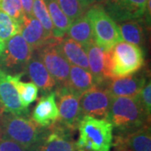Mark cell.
<instances>
[{"label": "cell", "instance_id": "cell-5", "mask_svg": "<svg viewBox=\"0 0 151 151\" xmlns=\"http://www.w3.org/2000/svg\"><path fill=\"white\" fill-rule=\"evenodd\" d=\"M86 14L92 24L94 41L97 45L108 50L115 44L123 40L117 23L109 16L101 4L90 6Z\"/></svg>", "mask_w": 151, "mask_h": 151}, {"label": "cell", "instance_id": "cell-33", "mask_svg": "<svg viewBox=\"0 0 151 151\" xmlns=\"http://www.w3.org/2000/svg\"><path fill=\"white\" fill-rule=\"evenodd\" d=\"M4 45H5V43L0 40V55H1L2 52H3V50H4Z\"/></svg>", "mask_w": 151, "mask_h": 151}, {"label": "cell", "instance_id": "cell-2", "mask_svg": "<svg viewBox=\"0 0 151 151\" xmlns=\"http://www.w3.org/2000/svg\"><path fill=\"white\" fill-rule=\"evenodd\" d=\"M46 132L29 117L0 113V137L15 142L26 151H33Z\"/></svg>", "mask_w": 151, "mask_h": 151}, {"label": "cell", "instance_id": "cell-9", "mask_svg": "<svg viewBox=\"0 0 151 151\" xmlns=\"http://www.w3.org/2000/svg\"><path fill=\"white\" fill-rule=\"evenodd\" d=\"M57 40L58 39L50 41L43 47L34 51L55 79L56 86L67 84L70 66V63L60 54L56 47Z\"/></svg>", "mask_w": 151, "mask_h": 151}, {"label": "cell", "instance_id": "cell-27", "mask_svg": "<svg viewBox=\"0 0 151 151\" xmlns=\"http://www.w3.org/2000/svg\"><path fill=\"white\" fill-rule=\"evenodd\" d=\"M62 12L70 22L86 13V9L82 5L80 0H57Z\"/></svg>", "mask_w": 151, "mask_h": 151}, {"label": "cell", "instance_id": "cell-28", "mask_svg": "<svg viewBox=\"0 0 151 151\" xmlns=\"http://www.w3.org/2000/svg\"><path fill=\"white\" fill-rule=\"evenodd\" d=\"M0 10L22 24L24 14L20 0H0Z\"/></svg>", "mask_w": 151, "mask_h": 151}, {"label": "cell", "instance_id": "cell-23", "mask_svg": "<svg viewBox=\"0 0 151 151\" xmlns=\"http://www.w3.org/2000/svg\"><path fill=\"white\" fill-rule=\"evenodd\" d=\"M54 27V36L60 39L65 35L71 22L65 16L58 4L57 0H44Z\"/></svg>", "mask_w": 151, "mask_h": 151}, {"label": "cell", "instance_id": "cell-29", "mask_svg": "<svg viewBox=\"0 0 151 151\" xmlns=\"http://www.w3.org/2000/svg\"><path fill=\"white\" fill-rule=\"evenodd\" d=\"M139 103L146 113L149 115L151 113V82L150 80L146 81L145 85L142 88L140 92L137 96Z\"/></svg>", "mask_w": 151, "mask_h": 151}, {"label": "cell", "instance_id": "cell-30", "mask_svg": "<svg viewBox=\"0 0 151 151\" xmlns=\"http://www.w3.org/2000/svg\"><path fill=\"white\" fill-rule=\"evenodd\" d=\"M0 151H26L14 141L0 137Z\"/></svg>", "mask_w": 151, "mask_h": 151}, {"label": "cell", "instance_id": "cell-8", "mask_svg": "<svg viewBox=\"0 0 151 151\" xmlns=\"http://www.w3.org/2000/svg\"><path fill=\"white\" fill-rule=\"evenodd\" d=\"M113 97L110 94L105 81L95 84L80 97L81 116H92L98 119H106Z\"/></svg>", "mask_w": 151, "mask_h": 151}, {"label": "cell", "instance_id": "cell-4", "mask_svg": "<svg viewBox=\"0 0 151 151\" xmlns=\"http://www.w3.org/2000/svg\"><path fill=\"white\" fill-rule=\"evenodd\" d=\"M76 151H111L113 142L112 124L105 119L85 115L79 122Z\"/></svg>", "mask_w": 151, "mask_h": 151}, {"label": "cell", "instance_id": "cell-3", "mask_svg": "<svg viewBox=\"0 0 151 151\" xmlns=\"http://www.w3.org/2000/svg\"><path fill=\"white\" fill-rule=\"evenodd\" d=\"M106 78L124 77L134 74L145 65L143 50L134 44L119 41L106 50Z\"/></svg>", "mask_w": 151, "mask_h": 151}, {"label": "cell", "instance_id": "cell-25", "mask_svg": "<svg viewBox=\"0 0 151 151\" xmlns=\"http://www.w3.org/2000/svg\"><path fill=\"white\" fill-rule=\"evenodd\" d=\"M33 15L42 24L48 36L54 39V27L44 0H33Z\"/></svg>", "mask_w": 151, "mask_h": 151}, {"label": "cell", "instance_id": "cell-13", "mask_svg": "<svg viewBox=\"0 0 151 151\" xmlns=\"http://www.w3.org/2000/svg\"><path fill=\"white\" fill-rule=\"evenodd\" d=\"M0 108L2 113L29 117V109L23 107L17 89L12 82L10 75L0 70Z\"/></svg>", "mask_w": 151, "mask_h": 151}, {"label": "cell", "instance_id": "cell-19", "mask_svg": "<svg viewBox=\"0 0 151 151\" xmlns=\"http://www.w3.org/2000/svg\"><path fill=\"white\" fill-rule=\"evenodd\" d=\"M87 52V59L89 70L94 78L95 84L102 83L107 80L105 70H106V50L97 45L95 41L89 45L86 49Z\"/></svg>", "mask_w": 151, "mask_h": 151}, {"label": "cell", "instance_id": "cell-32", "mask_svg": "<svg viewBox=\"0 0 151 151\" xmlns=\"http://www.w3.org/2000/svg\"><path fill=\"white\" fill-rule=\"evenodd\" d=\"M82 4V5L84 6L86 9H88L90 6H92V4H100L102 3L103 0H80Z\"/></svg>", "mask_w": 151, "mask_h": 151}, {"label": "cell", "instance_id": "cell-15", "mask_svg": "<svg viewBox=\"0 0 151 151\" xmlns=\"http://www.w3.org/2000/svg\"><path fill=\"white\" fill-rule=\"evenodd\" d=\"M59 111L55 101V93L50 92L39 98L33 109L31 119L41 128H48L58 119Z\"/></svg>", "mask_w": 151, "mask_h": 151}, {"label": "cell", "instance_id": "cell-24", "mask_svg": "<svg viewBox=\"0 0 151 151\" xmlns=\"http://www.w3.org/2000/svg\"><path fill=\"white\" fill-rule=\"evenodd\" d=\"M23 76L24 75L22 74L14 76L10 75V79L17 89L23 107L28 108L31 103H34L37 99L39 88L32 81L29 82L22 81L20 80V77Z\"/></svg>", "mask_w": 151, "mask_h": 151}, {"label": "cell", "instance_id": "cell-10", "mask_svg": "<svg viewBox=\"0 0 151 151\" xmlns=\"http://www.w3.org/2000/svg\"><path fill=\"white\" fill-rule=\"evenodd\" d=\"M74 133L56 120L46 128L43 138L33 151H76Z\"/></svg>", "mask_w": 151, "mask_h": 151}, {"label": "cell", "instance_id": "cell-17", "mask_svg": "<svg viewBox=\"0 0 151 151\" xmlns=\"http://www.w3.org/2000/svg\"><path fill=\"white\" fill-rule=\"evenodd\" d=\"M25 71L33 83L41 90L42 94L53 92L56 87L55 79L35 52H33L32 57L28 63Z\"/></svg>", "mask_w": 151, "mask_h": 151}, {"label": "cell", "instance_id": "cell-21", "mask_svg": "<svg viewBox=\"0 0 151 151\" xmlns=\"http://www.w3.org/2000/svg\"><path fill=\"white\" fill-rule=\"evenodd\" d=\"M142 23L143 19L118 23L117 24L122 40L138 46L143 45L145 41V35Z\"/></svg>", "mask_w": 151, "mask_h": 151}, {"label": "cell", "instance_id": "cell-34", "mask_svg": "<svg viewBox=\"0 0 151 151\" xmlns=\"http://www.w3.org/2000/svg\"><path fill=\"white\" fill-rule=\"evenodd\" d=\"M2 113V111H1V108H0V113Z\"/></svg>", "mask_w": 151, "mask_h": 151}, {"label": "cell", "instance_id": "cell-26", "mask_svg": "<svg viewBox=\"0 0 151 151\" xmlns=\"http://www.w3.org/2000/svg\"><path fill=\"white\" fill-rule=\"evenodd\" d=\"M21 24L14 19L0 10V40L4 43L20 33Z\"/></svg>", "mask_w": 151, "mask_h": 151}, {"label": "cell", "instance_id": "cell-22", "mask_svg": "<svg viewBox=\"0 0 151 151\" xmlns=\"http://www.w3.org/2000/svg\"><path fill=\"white\" fill-rule=\"evenodd\" d=\"M93 85H95V81L89 70L76 65H70L66 86L81 95Z\"/></svg>", "mask_w": 151, "mask_h": 151}, {"label": "cell", "instance_id": "cell-31", "mask_svg": "<svg viewBox=\"0 0 151 151\" xmlns=\"http://www.w3.org/2000/svg\"><path fill=\"white\" fill-rule=\"evenodd\" d=\"M24 16L32 17L33 15V0H20Z\"/></svg>", "mask_w": 151, "mask_h": 151}, {"label": "cell", "instance_id": "cell-16", "mask_svg": "<svg viewBox=\"0 0 151 151\" xmlns=\"http://www.w3.org/2000/svg\"><path fill=\"white\" fill-rule=\"evenodd\" d=\"M20 35L32 48L33 51L37 50L50 41L56 39H51L48 36L42 24L35 16L24 17L22 22Z\"/></svg>", "mask_w": 151, "mask_h": 151}, {"label": "cell", "instance_id": "cell-6", "mask_svg": "<svg viewBox=\"0 0 151 151\" xmlns=\"http://www.w3.org/2000/svg\"><path fill=\"white\" fill-rule=\"evenodd\" d=\"M33 52L31 46L20 34L13 36L5 42L0 55V70L11 76L24 75Z\"/></svg>", "mask_w": 151, "mask_h": 151}, {"label": "cell", "instance_id": "cell-12", "mask_svg": "<svg viewBox=\"0 0 151 151\" xmlns=\"http://www.w3.org/2000/svg\"><path fill=\"white\" fill-rule=\"evenodd\" d=\"M112 148L113 151H151L150 124L132 132L116 134Z\"/></svg>", "mask_w": 151, "mask_h": 151}, {"label": "cell", "instance_id": "cell-14", "mask_svg": "<svg viewBox=\"0 0 151 151\" xmlns=\"http://www.w3.org/2000/svg\"><path fill=\"white\" fill-rule=\"evenodd\" d=\"M146 81L147 77L145 75L140 73L124 77L107 79L105 84L113 97H135L139 95Z\"/></svg>", "mask_w": 151, "mask_h": 151}, {"label": "cell", "instance_id": "cell-11", "mask_svg": "<svg viewBox=\"0 0 151 151\" xmlns=\"http://www.w3.org/2000/svg\"><path fill=\"white\" fill-rule=\"evenodd\" d=\"M148 0H103L100 3L109 16L118 23L142 19Z\"/></svg>", "mask_w": 151, "mask_h": 151}, {"label": "cell", "instance_id": "cell-18", "mask_svg": "<svg viewBox=\"0 0 151 151\" xmlns=\"http://www.w3.org/2000/svg\"><path fill=\"white\" fill-rule=\"evenodd\" d=\"M56 47L70 64L89 70L86 50L78 42L65 35L62 38L58 39Z\"/></svg>", "mask_w": 151, "mask_h": 151}, {"label": "cell", "instance_id": "cell-20", "mask_svg": "<svg viewBox=\"0 0 151 151\" xmlns=\"http://www.w3.org/2000/svg\"><path fill=\"white\" fill-rule=\"evenodd\" d=\"M65 35L78 42L84 50L94 42L92 24L86 13L71 22Z\"/></svg>", "mask_w": 151, "mask_h": 151}, {"label": "cell", "instance_id": "cell-7", "mask_svg": "<svg viewBox=\"0 0 151 151\" xmlns=\"http://www.w3.org/2000/svg\"><path fill=\"white\" fill-rule=\"evenodd\" d=\"M54 92L56 104L59 107L57 121L70 129L76 131L82 118L79 104L81 95L66 85L57 86Z\"/></svg>", "mask_w": 151, "mask_h": 151}, {"label": "cell", "instance_id": "cell-1", "mask_svg": "<svg viewBox=\"0 0 151 151\" xmlns=\"http://www.w3.org/2000/svg\"><path fill=\"white\" fill-rule=\"evenodd\" d=\"M116 134L129 133L150 124V115L145 111L138 97H113L106 119Z\"/></svg>", "mask_w": 151, "mask_h": 151}]
</instances>
